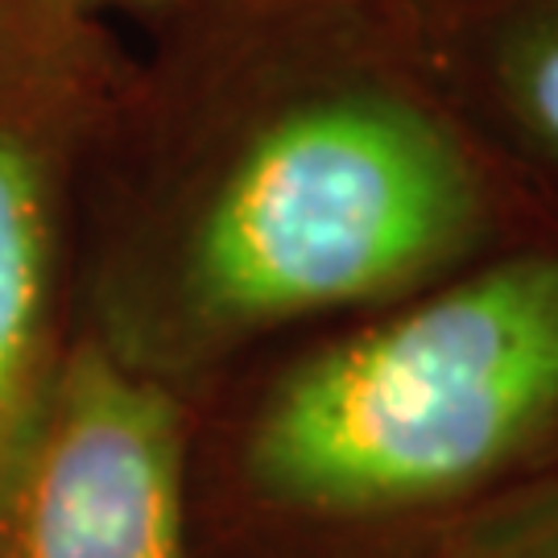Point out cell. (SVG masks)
Masks as SVG:
<instances>
[{
    "mask_svg": "<svg viewBox=\"0 0 558 558\" xmlns=\"http://www.w3.org/2000/svg\"><path fill=\"white\" fill-rule=\"evenodd\" d=\"M120 96L104 17L0 0V518L80 336L83 199Z\"/></svg>",
    "mask_w": 558,
    "mask_h": 558,
    "instance_id": "obj_3",
    "label": "cell"
},
{
    "mask_svg": "<svg viewBox=\"0 0 558 558\" xmlns=\"http://www.w3.org/2000/svg\"><path fill=\"white\" fill-rule=\"evenodd\" d=\"M558 410V257H513L299 360L244 476L281 509L360 518L459 493Z\"/></svg>",
    "mask_w": 558,
    "mask_h": 558,
    "instance_id": "obj_2",
    "label": "cell"
},
{
    "mask_svg": "<svg viewBox=\"0 0 558 558\" xmlns=\"http://www.w3.org/2000/svg\"><path fill=\"white\" fill-rule=\"evenodd\" d=\"M459 558H558V493L476 530Z\"/></svg>",
    "mask_w": 558,
    "mask_h": 558,
    "instance_id": "obj_6",
    "label": "cell"
},
{
    "mask_svg": "<svg viewBox=\"0 0 558 558\" xmlns=\"http://www.w3.org/2000/svg\"><path fill=\"white\" fill-rule=\"evenodd\" d=\"M66 4H80L87 13L104 17V13H112V9H149V4H166V0H66Z\"/></svg>",
    "mask_w": 558,
    "mask_h": 558,
    "instance_id": "obj_7",
    "label": "cell"
},
{
    "mask_svg": "<svg viewBox=\"0 0 558 558\" xmlns=\"http://www.w3.org/2000/svg\"><path fill=\"white\" fill-rule=\"evenodd\" d=\"M476 220V170L442 120L380 80H315L182 182L87 179L80 331L174 385L269 327L398 294Z\"/></svg>",
    "mask_w": 558,
    "mask_h": 558,
    "instance_id": "obj_1",
    "label": "cell"
},
{
    "mask_svg": "<svg viewBox=\"0 0 558 558\" xmlns=\"http://www.w3.org/2000/svg\"><path fill=\"white\" fill-rule=\"evenodd\" d=\"M0 558H191L174 385L80 331L4 505Z\"/></svg>",
    "mask_w": 558,
    "mask_h": 558,
    "instance_id": "obj_4",
    "label": "cell"
},
{
    "mask_svg": "<svg viewBox=\"0 0 558 558\" xmlns=\"http://www.w3.org/2000/svg\"><path fill=\"white\" fill-rule=\"evenodd\" d=\"M500 87L521 124L558 154V0L542 4L505 38Z\"/></svg>",
    "mask_w": 558,
    "mask_h": 558,
    "instance_id": "obj_5",
    "label": "cell"
}]
</instances>
